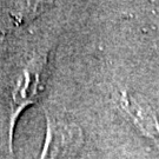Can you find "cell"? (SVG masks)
Returning <instances> with one entry per match:
<instances>
[{
    "instance_id": "3",
    "label": "cell",
    "mask_w": 159,
    "mask_h": 159,
    "mask_svg": "<svg viewBox=\"0 0 159 159\" xmlns=\"http://www.w3.org/2000/svg\"><path fill=\"white\" fill-rule=\"evenodd\" d=\"M119 105L138 131L159 150V120L148 100L138 93L124 90L120 92Z\"/></svg>"
},
{
    "instance_id": "2",
    "label": "cell",
    "mask_w": 159,
    "mask_h": 159,
    "mask_svg": "<svg viewBox=\"0 0 159 159\" xmlns=\"http://www.w3.org/2000/svg\"><path fill=\"white\" fill-rule=\"evenodd\" d=\"M48 53L41 52L35 54L19 75L13 87L11 97L10 114V148L13 145V131L20 113L25 108L39 100L48 77Z\"/></svg>"
},
{
    "instance_id": "1",
    "label": "cell",
    "mask_w": 159,
    "mask_h": 159,
    "mask_svg": "<svg viewBox=\"0 0 159 159\" xmlns=\"http://www.w3.org/2000/svg\"><path fill=\"white\" fill-rule=\"evenodd\" d=\"M46 137L39 159H74L85 143L81 126L68 116L45 108Z\"/></svg>"
}]
</instances>
